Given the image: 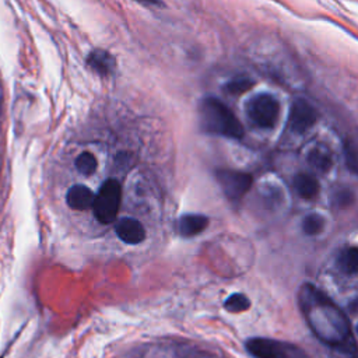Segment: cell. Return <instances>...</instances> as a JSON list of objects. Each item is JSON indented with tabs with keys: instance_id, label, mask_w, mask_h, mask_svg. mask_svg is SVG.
Segmentation results:
<instances>
[{
	"instance_id": "7c38bea8",
	"label": "cell",
	"mask_w": 358,
	"mask_h": 358,
	"mask_svg": "<svg viewBox=\"0 0 358 358\" xmlns=\"http://www.w3.org/2000/svg\"><path fill=\"white\" fill-rule=\"evenodd\" d=\"M294 187L301 197L312 199L316 196V193L319 190V183L312 175L298 173L294 178Z\"/></svg>"
},
{
	"instance_id": "2e32d148",
	"label": "cell",
	"mask_w": 358,
	"mask_h": 358,
	"mask_svg": "<svg viewBox=\"0 0 358 358\" xmlns=\"http://www.w3.org/2000/svg\"><path fill=\"white\" fill-rule=\"evenodd\" d=\"M323 228H324V220L320 214L312 213L303 218L302 229L306 235H317L323 231Z\"/></svg>"
},
{
	"instance_id": "d6986e66",
	"label": "cell",
	"mask_w": 358,
	"mask_h": 358,
	"mask_svg": "<svg viewBox=\"0 0 358 358\" xmlns=\"http://www.w3.org/2000/svg\"><path fill=\"white\" fill-rule=\"evenodd\" d=\"M249 85H252V83H250L248 78H235V80H232L231 83H228L227 88H228V91H231V92H242V91H245Z\"/></svg>"
},
{
	"instance_id": "e0dca14e",
	"label": "cell",
	"mask_w": 358,
	"mask_h": 358,
	"mask_svg": "<svg viewBox=\"0 0 358 358\" xmlns=\"http://www.w3.org/2000/svg\"><path fill=\"white\" fill-rule=\"evenodd\" d=\"M76 168L78 169L80 173L90 176L95 172L96 169V158L91 154V152H81L77 158H76Z\"/></svg>"
},
{
	"instance_id": "5b68a950",
	"label": "cell",
	"mask_w": 358,
	"mask_h": 358,
	"mask_svg": "<svg viewBox=\"0 0 358 358\" xmlns=\"http://www.w3.org/2000/svg\"><path fill=\"white\" fill-rule=\"evenodd\" d=\"M246 348L255 358H309L306 352L295 344L264 337L249 338Z\"/></svg>"
},
{
	"instance_id": "6da1fadb",
	"label": "cell",
	"mask_w": 358,
	"mask_h": 358,
	"mask_svg": "<svg viewBox=\"0 0 358 358\" xmlns=\"http://www.w3.org/2000/svg\"><path fill=\"white\" fill-rule=\"evenodd\" d=\"M299 303L312 331L323 343L336 347L350 338V323L344 312L326 294L305 284L299 292Z\"/></svg>"
},
{
	"instance_id": "ac0fdd59",
	"label": "cell",
	"mask_w": 358,
	"mask_h": 358,
	"mask_svg": "<svg viewBox=\"0 0 358 358\" xmlns=\"http://www.w3.org/2000/svg\"><path fill=\"white\" fill-rule=\"evenodd\" d=\"M354 199V194L351 193V190L348 189H343V190H338L333 194L331 200H333V204L337 206V207H347Z\"/></svg>"
},
{
	"instance_id": "9c48e42d",
	"label": "cell",
	"mask_w": 358,
	"mask_h": 358,
	"mask_svg": "<svg viewBox=\"0 0 358 358\" xmlns=\"http://www.w3.org/2000/svg\"><path fill=\"white\" fill-rule=\"evenodd\" d=\"M95 194L84 185H74L66 194V201L73 210H88L92 207Z\"/></svg>"
},
{
	"instance_id": "ba28073f",
	"label": "cell",
	"mask_w": 358,
	"mask_h": 358,
	"mask_svg": "<svg viewBox=\"0 0 358 358\" xmlns=\"http://www.w3.org/2000/svg\"><path fill=\"white\" fill-rule=\"evenodd\" d=\"M115 231H116V235L119 236V239L129 245H137V243L143 242V239L145 238V229H144L143 224L130 217L122 218L116 224Z\"/></svg>"
},
{
	"instance_id": "4fadbf2b",
	"label": "cell",
	"mask_w": 358,
	"mask_h": 358,
	"mask_svg": "<svg viewBox=\"0 0 358 358\" xmlns=\"http://www.w3.org/2000/svg\"><path fill=\"white\" fill-rule=\"evenodd\" d=\"M337 264L340 267V270L345 274H355L357 268H358V252L357 248L350 246L345 248L337 259Z\"/></svg>"
},
{
	"instance_id": "ffe728a7",
	"label": "cell",
	"mask_w": 358,
	"mask_h": 358,
	"mask_svg": "<svg viewBox=\"0 0 358 358\" xmlns=\"http://www.w3.org/2000/svg\"><path fill=\"white\" fill-rule=\"evenodd\" d=\"M345 159L351 168L352 172H355V164H357V155H355V148L352 145H347L345 148Z\"/></svg>"
},
{
	"instance_id": "8992f818",
	"label": "cell",
	"mask_w": 358,
	"mask_h": 358,
	"mask_svg": "<svg viewBox=\"0 0 358 358\" xmlns=\"http://www.w3.org/2000/svg\"><path fill=\"white\" fill-rule=\"evenodd\" d=\"M217 182L220 183L225 196L231 200H239L252 186V176L246 172L234 169H218L215 172Z\"/></svg>"
},
{
	"instance_id": "5bb4252c",
	"label": "cell",
	"mask_w": 358,
	"mask_h": 358,
	"mask_svg": "<svg viewBox=\"0 0 358 358\" xmlns=\"http://www.w3.org/2000/svg\"><path fill=\"white\" fill-rule=\"evenodd\" d=\"M308 161L312 166H315L317 171H322V172L329 171L331 166L330 152L323 147L313 148L308 155Z\"/></svg>"
},
{
	"instance_id": "44dd1931",
	"label": "cell",
	"mask_w": 358,
	"mask_h": 358,
	"mask_svg": "<svg viewBox=\"0 0 358 358\" xmlns=\"http://www.w3.org/2000/svg\"><path fill=\"white\" fill-rule=\"evenodd\" d=\"M136 1H143V3H152V4H157L158 0H136Z\"/></svg>"
},
{
	"instance_id": "52a82bcc",
	"label": "cell",
	"mask_w": 358,
	"mask_h": 358,
	"mask_svg": "<svg viewBox=\"0 0 358 358\" xmlns=\"http://www.w3.org/2000/svg\"><path fill=\"white\" fill-rule=\"evenodd\" d=\"M316 110L306 99H295L288 115V127L295 134L306 133L316 122Z\"/></svg>"
},
{
	"instance_id": "277c9868",
	"label": "cell",
	"mask_w": 358,
	"mask_h": 358,
	"mask_svg": "<svg viewBox=\"0 0 358 358\" xmlns=\"http://www.w3.org/2000/svg\"><path fill=\"white\" fill-rule=\"evenodd\" d=\"M122 200V187L116 179H106L98 194L94 197L92 210L96 220L102 224H110L119 211Z\"/></svg>"
},
{
	"instance_id": "3957f363",
	"label": "cell",
	"mask_w": 358,
	"mask_h": 358,
	"mask_svg": "<svg viewBox=\"0 0 358 358\" xmlns=\"http://www.w3.org/2000/svg\"><path fill=\"white\" fill-rule=\"evenodd\" d=\"M248 119L260 129H271L275 126L280 115V103L277 98L267 92L253 95L245 105Z\"/></svg>"
},
{
	"instance_id": "7a4b0ae2",
	"label": "cell",
	"mask_w": 358,
	"mask_h": 358,
	"mask_svg": "<svg viewBox=\"0 0 358 358\" xmlns=\"http://www.w3.org/2000/svg\"><path fill=\"white\" fill-rule=\"evenodd\" d=\"M199 119L203 131L228 138H242L243 127L234 112L218 98L206 96L199 105Z\"/></svg>"
},
{
	"instance_id": "30bf717a",
	"label": "cell",
	"mask_w": 358,
	"mask_h": 358,
	"mask_svg": "<svg viewBox=\"0 0 358 358\" xmlns=\"http://www.w3.org/2000/svg\"><path fill=\"white\" fill-rule=\"evenodd\" d=\"M207 225H208V220L206 215L185 214L178 220L176 229H178L179 235H182L185 238H190V236H194V235L203 232Z\"/></svg>"
},
{
	"instance_id": "8fae6325",
	"label": "cell",
	"mask_w": 358,
	"mask_h": 358,
	"mask_svg": "<svg viewBox=\"0 0 358 358\" xmlns=\"http://www.w3.org/2000/svg\"><path fill=\"white\" fill-rule=\"evenodd\" d=\"M87 63L99 76H108L115 69L113 56L102 49L92 50L87 57Z\"/></svg>"
},
{
	"instance_id": "9a60e30c",
	"label": "cell",
	"mask_w": 358,
	"mask_h": 358,
	"mask_svg": "<svg viewBox=\"0 0 358 358\" xmlns=\"http://www.w3.org/2000/svg\"><path fill=\"white\" fill-rule=\"evenodd\" d=\"M249 306H250V301L243 294H231L224 302V308L228 312H234V313L245 312L249 309Z\"/></svg>"
}]
</instances>
